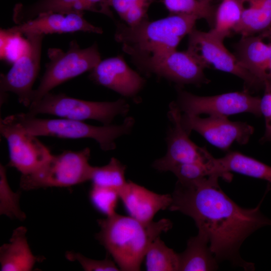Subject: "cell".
Segmentation results:
<instances>
[{
    "mask_svg": "<svg viewBox=\"0 0 271 271\" xmlns=\"http://www.w3.org/2000/svg\"><path fill=\"white\" fill-rule=\"evenodd\" d=\"M20 192H14L8 181L6 168L0 166V213L9 218L23 220L26 215L20 207Z\"/></svg>",
    "mask_w": 271,
    "mask_h": 271,
    "instance_id": "28",
    "label": "cell"
},
{
    "mask_svg": "<svg viewBox=\"0 0 271 271\" xmlns=\"http://www.w3.org/2000/svg\"><path fill=\"white\" fill-rule=\"evenodd\" d=\"M92 4L99 13L113 18V13L110 10L111 0H87Z\"/></svg>",
    "mask_w": 271,
    "mask_h": 271,
    "instance_id": "33",
    "label": "cell"
},
{
    "mask_svg": "<svg viewBox=\"0 0 271 271\" xmlns=\"http://www.w3.org/2000/svg\"><path fill=\"white\" fill-rule=\"evenodd\" d=\"M0 131L9 148V165L22 175L32 174L39 169L51 157L48 148L27 130L14 115L1 120Z\"/></svg>",
    "mask_w": 271,
    "mask_h": 271,
    "instance_id": "9",
    "label": "cell"
},
{
    "mask_svg": "<svg viewBox=\"0 0 271 271\" xmlns=\"http://www.w3.org/2000/svg\"><path fill=\"white\" fill-rule=\"evenodd\" d=\"M170 14L194 15L213 26L216 7L213 0H162Z\"/></svg>",
    "mask_w": 271,
    "mask_h": 271,
    "instance_id": "26",
    "label": "cell"
},
{
    "mask_svg": "<svg viewBox=\"0 0 271 271\" xmlns=\"http://www.w3.org/2000/svg\"><path fill=\"white\" fill-rule=\"evenodd\" d=\"M145 258L148 271L179 270V253L168 247L160 236L150 245Z\"/></svg>",
    "mask_w": 271,
    "mask_h": 271,
    "instance_id": "24",
    "label": "cell"
},
{
    "mask_svg": "<svg viewBox=\"0 0 271 271\" xmlns=\"http://www.w3.org/2000/svg\"><path fill=\"white\" fill-rule=\"evenodd\" d=\"M82 13L63 14L46 12L36 17L18 24L5 31L10 34H33L45 35L54 33L62 34L84 32L101 34L102 29L85 19Z\"/></svg>",
    "mask_w": 271,
    "mask_h": 271,
    "instance_id": "15",
    "label": "cell"
},
{
    "mask_svg": "<svg viewBox=\"0 0 271 271\" xmlns=\"http://www.w3.org/2000/svg\"><path fill=\"white\" fill-rule=\"evenodd\" d=\"M27 229L20 226L14 230L9 243L0 247L1 271L32 270L40 257L33 254L27 238Z\"/></svg>",
    "mask_w": 271,
    "mask_h": 271,
    "instance_id": "19",
    "label": "cell"
},
{
    "mask_svg": "<svg viewBox=\"0 0 271 271\" xmlns=\"http://www.w3.org/2000/svg\"><path fill=\"white\" fill-rule=\"evenodd\" d=\"M179 271H210L218 268V261L211 251L208 239L198 233L187 241V247L179 253Z\"/></svg>",
    "mask_w": 271,
    "mask_h": 271,
    "instance_id": "21",
    "label": "cell"
},
{
    "mask_svg": "<svg viewBox=\"0 0 271 271\" xmlns=\"http://www.w3.org/2000/svg\"><path fill=\"white\" fill-rule=\"evenodd\" d=\"M181 123L190 134L195 131L210 144L223 151L229 149L234 143L246 144L253 133V126L246 122L232 121L228 117L182 114Z\"/></svg>",
    "mask_w": 271,
    "mask_h": 271,
    "instance_id": "13",
    "label": "cell"
},
{
    "mask_svg": "<svg viewBox=\"0 0 271 271\" xmlns=\"http://www.w3.org/2000/svg\"><path fill=\"white\" fill-rule=\"evenodd\" d=\"M126 166L115 158L103 166L93 167L90 181L92 186L113 189L119 192L127 181L125 179Z\"/></svg>",
    "mask_w": 271,
    "mask_h": 271,
    "instance_id": "25",
    "label": "cell"
},
{
    "mask_svg": "<svg viewBox=\"0 0 271 271\" xmlns=\"http://www.w3.org/2000/svg\"><path fill=\"white\" fill-rule=\"evenodd\" d=\"M243 10V0H221L216 7L214 25L209 33L224 41L239 23Z\"/></svg>",
    "mask_w": 271,
    "mask_h": 271,
    "instance_id": "23",
    "label": "cell"
},
{
    "mask_svg": "<svg viewBox=\"0 0 271 271\" xmlns=\"http://www.w3.org/2000/svg\"><path fill=\"white\" fill-rule=\"evenodd\" d=\"M129 110V104L122 98L114 101H92L49 92L31 104L27 113L34 116L48 114L83 121L95 120L109 125L116 116L125 115Z\"/></svg>",
    "mask_w": 271,
    "mask_h": 271,
    "instance_id": "6",
    "label": "cell"
},
{
    "mask_svg": "<svg viewBox=\"0 0 271 271\" xmlns=\"http://www.w3.org/2000/svg\"><path fill=\"white\" fill-rule=\"evenodd\" d=\"M66 257L70 261H77L86 271H118L119 267L109 257L103 260H96L87 257L82 254L69 251L66 253Z\"/></svg>",
    "mask_w": 271,
    "mask_h": 271,
    "instance_id": "31",
    "label": "cell"
},
{
    "mask_svg": "<svg viewBox=\"0 0 271 271\" xmlns=\"http://www.w3.org/2000/svg\"><path fill=\"white\" fill-rule=\"evenodd\" d=\"M99 231L96 239L104 246L120 270L138 271L151 243L172 227V222L163 218L143 222L116 213L97 220Z\"/></svg>",
    "mask_w": 271,
    "mask_h": 271,
    "instance_id": "3",
    "label": "cell"
},
{
    "mask_svg": "<svg viewBox=\"0 0 271 271\" xmlns=\"http://www.w3.org/2000/svg\"><path fill=\"white\" fill-rule=\"evenodd\" d=\"M219 178L212 175L189 183L177 181L169 209L194 220L218 261H228L245 270H253V264L241 258L239 249L251 234L271 225V219L260 210L264 196L255 208H242L223 191Z\"/></svg>",
    "mask_w": 271,
    "mask_h": 271,
    "instance_id": "1",
    "label": "cell"
},
{
    "mask_svg": "<svg viewBox=\"0 0 271 271\" xmlns=\"http://www.w3.org/2000/svg\"><path fill=\"white\" fill-rule=\"evenodd\" d=\"M260 97L252 96L245 90L212 96H199L179 87L175 102L181 112L187 114L228 117L244 112L260 116Z\"/></svg>",
    "mask_w": 271,
    "mask_h": 271,
    "instance_id": "8",
    "label": "cell"
},
{
    "mask_svg": "<svg viewBox=\"0 0 271 271\" xmlns=\"http://www.w3.org/2000/svg\"><path fill=\"white\" fill-rule=\"evenodd\" d=\"M235 56L241 65L248 71L263 88L267 80L270 52L269 42H265L261 34L241 36L235 44Z\"/></svg>",
    "mask_w": 271,
    "mask_h": 271,
    "instance_id": "18",
    "label": "cell"
},
{
    "mask_svg": "<svg viewBox=\"0 0 271 271\" xmlns=\"http://www.w3.org/2000/svg\"><path fill=\"white\" fill-rule=\"evenodd\" d=\"M90 72L89 78L94 82L125 97L135 98L146 83L121 55L101 60Z\"/></svg>",
    "mask_w": 271,
    "mask_h": 271,
    "instance_id": "16",
    "label": "cell"
},
{
    "mask_svg": "<svg viewBox=\"0 0 271 271\" xmlns=\"http://www.w3.org/2000/svg\"><path fill=\"white\" fill-rule=\"evenodd\" d=\"M214 161L211 164L193 162L180 164L173 168L171 172L181 183L193 182L213 175Z\"/></svg>",
    "mask_w": 271,
    "mask_h": 271,
    "instance_id": "29",
    "label": "cell"
},
{
    "mask_svg": "<svg viewBox=\"0 0 271 271\" xmlns=\"http://www.w3.org/2000/svg\"><path fill=\"white\" fill-rule=\"evenodd\" d=\"M89 198L94 208L106 216L116 213L119 198L118 192L114 190L92 186Z\"/></svg>",
    "mask_w": 271,
    "mask_h": 271,
    "instance_id": "30",
    "label": "cell"
},
{
    "mask_svg": "<svg viewBox=\"0 0 271 271\" xmlns=\"http://www.w3.org/2000/svg\"><path fill=\"white\" fill-rule=\"evenodd\" d=\"M231 172L263 180L271 185V166L237 151L229 152L214 159V174L229 181L232 178Z\"/></svg>",
    "mask_w": 271,
    "mask_h": 271,
    "instance_id": "20",
    "label": "cell"
},
{
    "mask_svg": "<svg viewBox=\"0 0 271 271\" xmlns=\"http://www.w3.org/2000/svg\"><path fill=\"white\" fill-rule=\"evenodd\" d=\"M18 121L32 134L61 138L78 139L90 138L96 141L104 151L115 149V141L129 133L135 123L131 116L125 117L122 123L94 126L83 121L65 118H41L26 113L14 114Z\"/></svg>",
    "mask_w": 271,
    "mask_h": 271,
    "instance_id": "4",
    "label": "cell"
},
{
    "mask_svg": "<svg viewBox=\"0 0 271 271\" xmlns=\"http://www.w3.org/2000/svg\"><path fill=\"white\" fill-rule=\"evenodd\" d=\"M208 67L212 65L216 69L233 74L244 82L245 90L262 88L258 81L240 64L234 54L230 52L219 40L209 32L195 28L188 35L187 49Z\"/></svg>",
    "mask_w": 271,
    "mask_h": 271,
    "instance_id": "11",
    "label": "cell"
},
{
    "mask_svg": "<svg viewBox=\"0 0 271 271\" xmlns=\"http://www.w3.org/2000/svg\"><path fill=\"white\" fill-rule=\"evenodd\" d=\"M260 34H261V33H260ZM261 34L263 36H264V37L268 38L269 40H270L269 41L270 53H269V59L268 68V72H267V77L266 81H271V28H270L268 30L262 33Z\"/></svg>",
    "mask_w": 271,
    "mask_h": 271,
    "instance_id": "34",
    "label": "cell"
},
{
    "mask_svg": "<svg viewBox=\"0 0 271 271\" xmlns=\"http://www.w3.org/2000/svg\"><path fill=\"white\" fill-rule=\"evenodd\" d=\"M24 51L9 71L1 75L0 90L2 99L8 92L14 93L19 102L29 107L34 91L33 86L39 73L42 41L44 35H25Z\"/></svg>",
    "mask_w": 271,
    "mask_h": 271,
    "instance_id": "10",
    "label": "cell"
},
{
    "mask_svg": "<svg viewBox=\"0 0 271 271\" xmlns=\"http://www.w3.org/2000/svg\"><path fill=\"white\" fill-rule=\"evenodd\" d=\"M198 20L194 15L170 14L157 20L148 19L134 26L118 22L114 39L142 71L156 59L177 50L183 38L195 28Z\"/></svg>",
    "mask_w": 271,
    "mask_h": 271,
    "instance_id": "2",
    "label": "cell"
},
{
    "mask_svg": "<svg viewBox=\"0 0 271 271\" xmlns=\"http://www.w3.org/2000/svg\"><path fill=\"white\" fill-rule=\"evenodd\" d=\"M181 115L175 102H171L168 115L173 125L167 132V152L164 157L153 163V168L159 171H171L173 168L182 164H211L213 162L214 158L205 148L198 146L190 139V134L181 123Z\"/></svg>",
    "mask_w": 271,
    "mask_h": 271,
    "instance_id": "12",
    "label": "cell"
},
{
    "mask_svg": "<svg viewBox=\"0 0 271 271\" xmlns=\"http://www.w3.org/2000/svg\"><path fill=\"white\" fill-rule=\"evenodd\" d=\"M130 216L143 222H150L161 210L169 209L170 194H159L130 181L118 193Z\"/></svg>",
    "mask_w": 271,
    "mask_h": 271,
    "instance_id": "17",
    "label": "cell"
},
{
    "mask_svg": "<svg viewBox=\"0 0 271 271\" xmlns=\"http://www.w3.org/2000/svg\"><path fill=\"white\" fill-rule=\"evenodd\" d=\"M156 0H111L112 8L129 26H134L148 19V11Z\"/></svg>",
    "mask_w": 271,
    "mask_h": 271,
    "instance_id": "27",
    "label": "cell"
},
{
    "mask_svg": "<svg viewBox=\"0 0 271 271\" xmlns=\"http://www.w3.org/2000/svg\"><path fill=\"white\" fill-rule=\"evenodd\" d=\"M48 56L49 61L39 85L34 90L31 104L39 101L57 86L91 71L101 60L96 43L82 49L75 40L70 42L66 52L50 48Z\"/></svg>",
    "mask_w": 271,
    "mask_h": 271,
    "instance_id": "7",
    "label": "cell"
},
{
    "mask_svg": "<svg viewBox=\"0 0 271 271\" xmlns=\"http://www.w3.org/2000/svg\"><path fill=\"white\" fill-rule=\"evenodd\" d=\"M264 93L260 98V108L261 115L264 118L265 131L260 142H271V81L264 84Z\"/></svg>",
    "mask_w": 271,
    "mask_h": 271,
    "instance_id": "32",
    "label": "cell"
},
{
    "mask_svg": "<svg viewBox=\"0 0 271 271\" xmlns=\"http://www.w3.org/2000/svg\"><path fill=\"white\" fill-rule=\"evenodd\" d=\"M243 1L241 19L234 32L241 36H249L271 28V0Z\"/></svg>",
    "mask_w": 271,
    "mask_h": 271,
    "instance_id": "22",
    "label": "cell"
},
{
    "mask_svg": "<svg viewBox=\"0 0 271 271\" xmlns=\"http://www.w3.org/2000/svg\"><path fill=\"white\" fill-rule=\"evenodd\" d=\"M206 67L187 50H176L152 62L142 72L147 75L154 74L165 78L179 86H199L209 82L204 73Z\"/></svg>",
    "mask_w": 271,
    "mask_h": 271,
    "instance_id": "14",
    "label": "cell"
},
{
    "mask_svg": "<svg viewBox=\"0 0 271 271\" xmlns=\"http://www.w3.org/2000/svg\"><path fill=\"white\" fill-rule=\"evenodd\" d=\"M90 150L65 151L51 156L34 173L22 175L20 186L24 190L49 187H67L90 181L93 166L89 164Z\"/></svg>",
    "mask_w": 271,
    "mask_h": 271,
    "instance_id": "5",
    "label": "cell"
}]
</instances>
